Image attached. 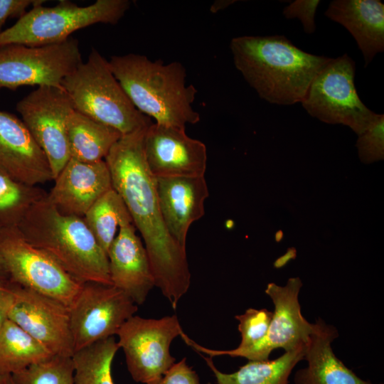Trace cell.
<instances>
[{
  "mask_svg": "<svg viewBox=\"0 0 384 384\" xmlns=\"http://www.w3.org/2000/svg\"><path fill=\"white\" fill-rule=\"evenodd\" d=\"M156 384H202L186 358L175 363Z\"/></svg>",
  "mask_w": 384,
  "mask_h": 384,
  "instance_id": "cell-31",
  "label": "cell"
},
{
  "mask_svg": "<svg viewBox=\"0 0 384 384\" xmlns=\"http://www.w3.org/2000/svg\"><path fill=\"white\" fill-rule=\"evenodd\" d=\"M108 62L133 105L156 123L186 129L199 122L192 105L198 90L186 85V70L180 62L164 63L137 53L112 55Z\"/></svg>",
  "mask_w": 384,
  "mask_h": 384,
  "instance_id": "cell-3",
  "label": "cell"
},
{
  "mask_svg": "<svg viewBox=\"0 0 384 384\" xmlns=\"http://www.w3.org/2000/svg\"><path fill=\"white\" fill-rule=\"evenodd\" d=\"M32 6L11 27L0 32V48L12 44L41 46L58 43L81 28L96 23L117 24L129 9V0H97L80 6L60 0L52 7Z\"/></svg>",
  "mask_w": 384,
  "mask_h": 384,
  "instance_id": "cell-6",
  "label": "cell"
},
{
  "mask_svg": "<svg viewBox=\"0 0 384 384\" xmlns=\"http://www.w3.org/2000/svg\"><path fill=\"white\" fill-rule=\"evenodd\" d=\"M325 16L344 26L361 50L365 67L384 50V4L380 0H334Z\"/></svg>",
  "mask_w": 384,
  "mask_h": 384,
  "instance_id": "cell-21",
  "label": "cell"
},
{
  "mask_svg": "<svg viewBox=\"0 0 384 384\" xmlns=\"http://www.w3.org/2000/svg\"><path fill=\"white\" fill-rule=\"evenodd\" d=\"M355 72V61L346 53L331 58L315 76L301 103L312 117L348 126L358 136L379 114L368 109L358 97Z\"/></svg>",
  "mask_w": 384,
  "mask_h": 384,
  "instance_id": "cell-7",
  "label": "cell"
},
{
  "mask_svg": "<svg viewBox=\"0 0 384 384\" xmlns=\"http://www.w3.org/2000/svg\"><path fill=\"white\" fill-rule=\"evenodd\" d=\"M0 384H17L12 375L11 374H4L0 375Z\"/></svg>",
  "mask_w": 384,
  "mask_h": 384,
  "instance_id": "cell-37",
  "label": "cell"
},
{
  "mask_svg": "<svg viewBox=\"0 0 384 384\" xmlns=\"http://www.w3.org/2000/svg\"><path fill=\"white\" fill-rule=\"evenodd\" d=\"M119 348L114 336L74 353V384H114L112 366Z\"/></svg>",
  "mask_w": 384,
  "mask_h": 384,
  "instance_id": "cell-26",
  "label": "cell"
},
{
  "mask_svg": "<svg viewBox=\"0 0 384 384\" xmlns=\"http://www.w3.org/2000/svg\"><path fill=\"white\" fill-rule=\"evenodd\" d=\"M284 233L282 230H278L275 234V240L277 242H280L283 238Z\"/></svg>",
  "mask_w": 384,
  "mask_h": 384,
  "instance_id": "cell-38",
  "label": "cell"
},
{
  "mask_svg": "<svg viewBox=\"0 0 384 384\" xmlns=\"http://www.w3.org/2000/svg\"><path fill=\"white\" fill-rule=\"evenodd\" d=\"M12 376L17 384H74L73 357L53 355Z\"/></svg>",
  "mask_w": 384,
  "mask_h": 384,
  "instance_id": "cell-28",
  "label": "cell"
},
{
  "mask_svg": "<svg viewBox=\"0 0 384 384\" xmlns=\"http://www.w3.org/2000/svg\"><path fill=\"white\" fill-rule=\"evenodd\" d=\"M8 319L41 343L52 355L73 357L68 308L61 302L10 282Z\"/></svg>",
  "mask_w": 384,
  "mask_h": 384,
  "instance_id": "cell-13",
  "label": "cell"
},
{
  "mask_svg": "<svg viewBox=\"0 0 384 384\" xmlns=\"http://www.w3.org/2000/svg\"><path fill=\"white\" fill-rule=\"evenodd\" d=\"M314 324L304 358L307 366L295 373L294 384H374L358 377L334 354L331 343L338 336L336 327L321 318Z\"/></svg>",
  "mask_w": 384,
  "mask_h": 384,
  "instance_id": "cell-20",
  "label": "cell"
},
{
  "mask_svg": "<svg viewBox=\"0 0 384 384\" xmlns=\"http://www.w3.org/2000/svg\"><path fill=\"white\" fill-rule=\"evenodd\" d=\"M146 128L122 137L105 159L112 188L121 196L144 242L155 286L176 309L191 284L186 250L171 236L161 213L155 177L144 152Z\"/></svg>",
  "mask_w": 384,
  "mask_h": 384,
  "instance_id": "cell-1",
  "label": "cell"
},
{
  "mask_svg": "<svg viewBox=\"0 0 384 384\" xmlns=\"http://www.w3.org/2000/svg\"><path fill=\"white\" fill-rule=\"evenodd\" d=\"M75 111L118 130L122 135L147 128L151 119L133 105L112 73L109 62L92 48L61 82Z\"/></svg>",
  "mask_w": 384,
  "mask_h": 384,
  "instance_id": "cell-5",
  "label": "cell"
},
{
  "mask_svg": "<svg viewBox=\"0 0 384 384\" xmlns=\"http://www.w3.org/2000/svg\"><path fill=\"white\" fill-rule=\"evenodd\" d=\"M234 2H236V1H233V0L216 1L212 4L210 7V11L213 13H216L220 10L227 8L228 6L233 4Z\"/></svg>",
  "mask_w": 384,
  "mask_h": 384,
  "instance_id": "cell-35",
  "label": "cell"
},
{
  "mask_svg": "<svg viewBox=\"0 0 384 384\" xmlns=\"http://www.w3.org/2000/svg\"><path fill=\"white\" fill-rule=\"evenodd\" d=\"M111 283L137 304H142L155 286L144 245L136 234L132 221L119 225L107 252Z\"/></svg>",
  "mask_w": 384,
  "mask_h": 384,
  "instance_id": "cell-19",
  "label": "cell"
},
{
  "mask_svg": "<svg viewBox=\"0 0 384 384\" xmlns=\"http://www.w3.org/2000/svg\"><path fill=\"white\" fill-rule=\"evenodd\" d=\"M52 355L41 343L7 319L0 329V375H13Z\"/></svg>",
  "mask_w": 384,
  "mask_h": 384,
  "instance_id": "cell-24",
  "label": "cell"
},
{
  "mask_svg": "<svg viewBox=\"0 0 384 384\" xmlns=\"http://www.w3.org/2000/svg\"><path fill=\"white\" fill-rule=\"evenodd\" d=\"M82 218L107 255L119 225L132 221L122 198L113 188L102 195Z\"/></svg>",
  "mask_w": 384,
  "mask_h": 384,
  "instance_id": "cell-25",
  "label": "cell"
},
{
  "mask_svg": "<svg viewBox=\"0 0 384 384\" xmlns=\"http://www.w3.org/2000/svg\"><path fill=\"white\" fill-rule=\"evenodd\" d=\"M8 284L0 286V329L8 319L7 314L11 297Z\"/></svg>",
  "mask_w": 384,
  "mask_h": 384,
  "instance_id": "cell-33",
  "label": "cell"
},
{
  "mask_svg": "<svg viewBox=\"0 0 384 384\" xmlns=\"http://www.w3.org/2000/svg\"><path fill=\"white\" fill-rule=\"evenodd\" d=\"M183 330L176 315L147 319L134 315L117 332L127 367L133 380L156 384L176 363L170 353L173 340Z\"/></svg>",
  "mask_w": 384,
  "mask_h": 384,
  "instance_id": "cell-9",
  "label": "cell"
},
{
  "mask_svg": "<svg viewBox=\"0 0 384 384\" xmlns=\"http://www.w3.org/2000/svg\"><path fill=\"white\" fill-rule=\"evenodd\" d=\"M16 110L50 164L53 180L70 159L67 126L75 111L62 87L41 86L16 104Z\"/></svg>",
  "mask_w": 384,
  "mask_h": 384,
  "instance_id": "cell-12",
  "label": "cell"
},
{
  "mask_svg": "<svg viewBox=\"0 0 384 384\" xmlns=\"http://www.w3.org/2000/svg\"><path fill=\"white\" fill-rule=\"evenodd\" d=\"M70 158L83 162L105 160L122 137L117 129L74 111L67 126Z\"/></svg>",
  "mask_w": 384,
  "mask_h": 384,
  "instance_id": "cell-23",
  "label": "cell"
},
{
  "mask_svg": "<svg viewBox=\"0 0 384 384\" xmlns=\"http://www.w3.org/2000/svg\"><path fill=\"white\" fill-rule=\"evenodd\" d=\"M48 193L0 171V228L17 226L28 209Z\"/></svg>",
  "mask_w": 384,
  "mask_h": 384,
  "instance_id": "cell-27",
  "label": "cell"
},
{
  "mask_svg": "<svg viewBox=\"0 0 384 384\" xmlns=\"http://www.w3.org/2000/svg\"><path fill=\"white\" fill-rule=\"evenodd\" d=\"M320 2L319 0H296L285 6L282 14L287 19H299L304 32L311 34L316 30L315 15Z\"/></svg>",
  "mask_w": 384,
  "mask_h": 384,
  "instance_id": "cell-30",
  "label": "cell"
},
{
  "mask_svg": "<svg viewBox=\"0 0 384 384\" xmlns=\"http://www.w3.org/2000/svg\"><path fill=\"white\" fill-rule=\"evenodd\" d=\"M82 63L78 41L71 37L41 46L9 45L0 48V88L62 87L63 80Z\"/></svg>",
  "mask_w": 384,
  "mask_h": 384,
  "instance_id": "cell-10",
  "label": "cell"
},
{
  "mask_svg": "<svg viewBox=\"0 0 384 384\" xmlns=\"http://www.w3.org/2000/svg\"><path fill=\"white\" fill-rule=\"evenodd\" d=\"M0 257L10 281L70 306L82 283L30 244L17 226L0 228Z\"/></svg>",
  "mask_w": 384,
  "mask_h": 384,
  "instance_id": "cell-8",
  "label": "cell"
},
{
  "mask_svg": "<svg viewBox=\"0 0 384 384\" xmlns=\"http://www.w3.org/2000/svg\"><path fill=\"white\" fill-rule=\"evenodd\" d=\"M306 345L286 351L274 360L249 361L233 373H223L214 365L211 357H203L217 384H288L289 375L304 360Z\"/></svg>",
  "mask_w": 384,
  "mask_h": 384,
  "instance_id": "cell-22",
  "label": "cell"
},
{
  "mask_svg": "<svg viewBox=\"0 0 384 384\" xmlns=\"http://www.w3.org/2000/svg\"><path fill=\"white\" fill-rule=\"evenodd\" d=\"M10 278L4 262L0 257V286H5L10 282Z\"/></svg>",
  "mask_w": 384,
  "mask_h": 384,
  "instance_id": "cell-36",
  "label": "cell"
},
{
  "mask_svg": "<svg viewBox=\"0 0 384 384\" xmlns=\"http://www.w3.org/2000/svg\"><path fill=\"white\" fill-rule=\"evenodd\" d=\"M17 228L80 282L112 284L107 255L82 218L60 213L46 197L28 209Z\"/></svg>",
  "mask_w": 384,
  "mask_h": 384,
  "instance_id": "cell-4",
  "label": "cell"
},
{
  "mask_svg": "<svg viewBox=\"0 0 384 384\" xmlns=\"http://www.w3.org/2000/svg\"><path fill=\"white\" fill-rule=\"evenodd\" d=\"M53 181L47 200L60 213L80 218L112 188L105 160L83 162L70 158Z\"/></svg>",
  "mask_w": 384,
  "mask_h": 384,
  "instance_id": "cell-16",
  "label": "cell"
},
{
  "mask_svg": "<svg viewBox=\"0 0 384 384\" xmlns=\"http://www.w3.org/2000/svg\"><path fill=\"white\" fill-rule=\"evenodd\" d=\"M233 63L260 98L271 104L302 102L311 82L330 58L306 53L284 36L232 38Z\"/></svg>",
  "mask_w": 384,
  "mask_h": 384,
  "instance_id": "cell-2",
  "label": "cell"
},
{
  "mask_svg": "<svg viewBox=\"0 0 384 384\" xmlns=\"http://www.w3.org/2000/svg\"><path fill=\"white\" fill-rule=\"evenodd\" d=\"M144 152L154 177L204 176L207 149L185 128L151 123L144 137Z\"/></svg>",
  "mask_w": 384,
  "mask_h": 384,
  "instance_id": "cell-15",
  "label": "cell"
},
{
  "mask_svg": "<svg viewBox=\"0 0 384 384\" xmlns=\"http://www.w3.org/2000/svg\"><path fill=\"white\" fill-rule=\"evenodd\" d=\"M296 256V250L294 248H289L287 253L280 258L277 259L274 262L276 267L284 266L289 260L294 259Z\"/></svg>",
  "mask_w": 384,
  "mask_h": 384,
  "instance_id": "cell-34",
  "label": "cell"
},
{
  "mask_svg": "<svg viewBox=\"0 0 384 384\" xmlns=\"http://www.w3.org/2000/svg\"><path fill=\"white\" fill-rule=\"evenodd\" d=\"M158 201L164 222L172 238L186 250L190 226L205 214L209 196L204 176L155 177Z\"/></svg>",
  "mask_w": 384,
  "mask_h": 384,
  "instance_id": "cell-18",
  "label": "cell"
},
{
  "mask_svg": "<svg viewBox=\"0 0 384 384\" xmlns=\"http://www.w3.org/2000/svg\"><path fill=\"white\" fill-rule=\"evenodd\" d=\"M0 171L36 186L53 180L46 155L21 119L0 110Z\"/></svg>",
  "mask_w": 384,
  "mask_h": 384,
  "instance_id": "cell-17",
  "label": "cell"
},
{
  "mask_svg": "<svg viewBox=\"0 0 384 384\" xmlns=\"http://www.w3.org/2000/svg\"><path fill=\"white\" fill-rule=\"evenodd\" d=\"M137 305L112 284L85 282L68 307L74 351L114 336Z\"/></svg>",
  "mask_w": 384,
  "mask_h": 384,
  "instance_id": "cell-11",
  "label": "cell"
},
{
  "mask_svg": "<svg viewBox=\"0 0 384 384\" xmlns=\"http://www.w3.org/2000/svg\"><path fill=\"white\" fill-rule=\"evenodd\" d=\"M302 287L299 277L289 278L284 286L274 282L267 284L265 293L272 299L274 310L266 337L257 345L230 356L265 361L277 348L286 352L307 344L315 324L309 323L302 314L299 302Z\"/></svg>",
  "mask_w": 384,
  "mask_h": 384,
  "instance_id": "cell-14",
  "label": "cell"
},
{
  "mask_svg": "<svg viewBox=\"0 0 384 384\" xmlns=\"http://www.w3.org/2000/svg\"><path fill=\"white\" fill-rule=\"evenodd\" d=\"M356 146L361 161L372 164L384 159V115L379 114L375 121L358 136Z\"/></svg>",
  "mask_w": 384,
  "mask_h": 384,
  "instance_id": "cell-29",
  "label": "cell"
},
{
  "mask_svg": "<svg viewBox=\"0 0 384 384\" xmlns=\"http://www.w3.org/2000/svg\"><path fill=\"white\" fill-rule=\"evenodd\" d=\"M45 1L43 0H0V32L8 18H20L27 12L28 8Z\"/></svg>",
  "mask_w": 384,
  "mask_h": 384,
  "instance_id": "cell-32",
  "label": "cell"
}]
</instances>
